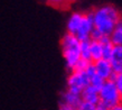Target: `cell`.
<instances>
[{
  "mask_svg": "<svg viewBox=\"0 0 122 110\" xmlns=\"http://www.w3.org/2000/svg\"><path fill=\"white\" fill-rule=\"evenodd\" d=\"M94 30L91 39L99 40L102 37H110L114 27L121 19L122 14L113 5H102L91 11Z\"/></svg>",
  "mask_w": 122,
  "mask_h": 110,
  "instance_id": "6da1fadb",
  "label": "cell"
},
{
  "mask_svg": "<svg viewBox=\"0 0 122 110\" xmlns=\"http://www.w3.org/2000/svg\"><path fill=\"white\" fill-rule=\"evenodd\" d=\"M62 55L65 61V65L68 71H74L81 61V42L76 38L75 35L65 34L61 39Z\"/></svg>",
  "mask_w": 122,
  "mask_h": 110,
  "instance_id": "7a4b0ae2",
  "label": "cell"
},
{
  "mask_svg": "<svg viewBox=\"0 0 122 110\" xmlns=\"http://www.w3.org/2000/svg\"><path fill=\"white\" fill-rule=\"evenodd\" d=\"M99 98H100L99 103L109 109L115 104L121 103L122 101V97L120 95L118 89L112 80L104 81V83L99 90Z\"/></svg>",
  "mask_w": 122,
  "mask_h": 110,
  "instance_id": "3957f363",
  "label": "cell"
},
{
  "mask_svg": "<svg viewBox=\"0 0 122 110\" xmlns=\"http://www.w3.org/2000/svg\"><path fill=\"white\" fill-rule=\"evenodd\" d=\"M89 85V77L85 71H71L66 79V87L68 91L81 94L82 91Z\"/></svg>",
  "mask_w": 122,
  "mask_h": 110,
  "instance_id": "277c9868",
  "label": "cell"
},
{
  "mask_svg": "<svg viewBox=\"0 0 122 110\" xmlns=\"http://www.w3.org/2000/svg\"><path fill=\"white\" fill-rule=\"evenodd\" d=\"M94 30V26H93L92 15L91 12H84L83 19L80 27H78L77 32L75 34V36L80 42H85V40H90L92 33Z\"/></svg>",
  "mask_w": 122,
  "mask_h": 110,
  "instance_id": "5b68a950",
  "label": "cell"
},
{
  "mask_svg": "<svg viewBox=\"0 0 122 110\" xmlns=\"http://www.w3.org/2000/svg\"><path fill=\"white\" fill-rule=\"evenodd\" d=\"M93 66H94L95 73L104 81L111 80L114 74V71L112 69V65L110 64L109 60L101 59L96 62H93Z\"/></svg>",
  "mask_w": 122,
  "mask_h": 110,
  "instance_id": "8992f818",
  "label": "cell"
},
{
  "mask_svg": "<svg viewBox=\"0 0 122 110\" xmlns=\"http://www.w3.org/2000/svg\"><path fill=\"white\" fill-rule=\"evenodd\" d=\"M84 12H80V11H73L70 15L68 19L66 22V33L71 35H75L77 32L78 27L81 25L82 19H83Z\"/></svg>",
  "mask_w": 122,
  "mask_h": 110,
  "instance_id": "52a82bcc",
  "label": "cell"
},
{
  "mask_svg": "<svg viewBox=\"0 0 122 110\" xmlns=\"http://www.w3.org/2000/svg\"><path fill=\"white\" fill-rule=\"evenodd\" d=\"M109 62L112 65V69L114 72L122 70V46L114 45L111 52V55L109 57Z\"/></svg>",
  "mask_w": 122,
  "mask_h": 110,
  "instance_id": "ba28073f",
  "label": "cell"
},
{
  "mask_svg": "<svg viewBox=\"0 0 122 110\" xmlns=\"http://www.w3.org/2000/svg\"><path fill=\"white\" fill-rule=\"evenodd\" d=\"M81 99L84 102H89L92 104H99L100 102V98H99V90L93 88L91 85H87L86 88L82 91L81 93Z\"/></svg>",
  "mask_w": 122,
  "mask_h": 110,
  "instance_id": "9c48e42d",
  "label": "cell"
},
{
  "mask_svg": "<svg viewBox=\"0 0 122 110\" xmlns=\"http://www.w3.org/2000/svg\"><path fill=\"white\" fill-rule=\"evenodd\" d=\"M81 102H82L81 94H78V93L68 91V90H66V91H64L63 93H62L61 103L67 104V106L72 107V108H76Z\"/></svg>",
  "mask_w": 122,
  "mask_h": 110,
  "instance_id": "30bf717a",
  "label": "cell"
},
{
  "mask_svg": "<svg viewBox=\"0 0 122 110\" xmlns=\"http://www.w3.org/2000/svg\"><path fill=\"white\" fill-rule=\"evenodd\" d=\"M90 54L92 63L103 59V46L100 40L90 39Z\"/></svg>",
  "mask_w": 122,
  "mask_h": 110,
  "instance_id": "8fae6325",
  "label": "cell"
},
{
  "mask_svg": "<svg viewBox=\"0 0 122 110\" xmlns=\"http://www.w3.org/2000/svg\"><path fill=\"white\" fill-rule=\"evenodd\" d=\"M110 39H111L113 45H120L122 46V17L114 27V29L110 35Z\"/></svg>",
  "mask_w": 122,
  "mask_h": 110,
  "instance_id": "7c38bea8",
  "label": "cell"
},
{
  "mask_svg": "<svg viewBox=\"0 0 122 110\" xmlns=\"http://www.w3.org/2000/svg\"><path fill=\"white\" fill-rule=\"evenodd\" d=\"M81 60L87 61V62H92L91 61V54H90V40H85L81 42Z\"/></svg>",
  "mask_w": 122,
  "mask_h": 110,
  "instance_id": "4fadbf2b",
  "label": "cell"
},
{
  "mask_svg": "<svg viewBox=\"0 0 122 110\" xmlns=\"http://www.w3.org/2000/svg\"><path fill=\"white\" fill-rule=\"evenodd\" d=\"M49 6L57 9H66L70 7L71 0H45Z\"/></svg>",
  "mask_w": 122,
  "mask_h": 110,
  "instance_id": "5bb4252c",
  "label": "cell"
},
{
  "mask_svg": "<svg viewBox=\"0 0 122 110\" xmlns=\"http://www.w3.org/2000/svg\"><path fill=\"white\" fill-rule=\"evenodd\" d=\"M111 80L113 81V83H114L117 89H118L120 95L122 97V70L118 71V72H114Z\"/></svg>",
  "mask_w": 122,
  "mask_h": 110,
  "instance_id": "9a60e30c",
  "label": "cell"
},
{
  "mask_svg": "<svg viewBox=\"0 0 122 110\" xmlns=\"http://www.w3.org/2000/svg\"><path fill=\"white\" fill-rule=\"evenodd\" d=\"M75 110H96V106L95 104H92V103L82 101V102L75 108Z\"/></svg>",
  "mask_w": 122,
  "mask_h": 110,
  "instance_id": "2e32d148",
  "label": "cell"
},
{
  "mask_svg": "<svg viewBox=\"0 0 122 110\" xmlns=\"http://www.w3.org/2000/svg\"><path fill=\"white\" fill-rule=\"evenodd\" d=\"M58 110H75V108H72V107L67 106V104H64V103H61V102H59Z\"/></svg>",
  "mask_w": 122,
  "mask_h": 110,
  "instance_id": "e0dca14e",
  "label": "cell"
},
{
  "mask_svg": "<svg viewBox=\"0 0 122 110\" xmlns=\"http://www.w3.org/2000/svg\"><path fill=\"white\" fill-rule=\"evenodd\" d=\"M109 110H122V103H119V104H115L112 108H110Z\"/></svg>",
  "mask_w": 122,
  "mask_h": 110,
  "instance_id": "ac0fdd59",
  "label": "cell"
},
{
  "mask_svg": "<svg viewBox=\"0 0 122 110\" xmlns=\"http://www.w3.org/2000/svg\"><path fill=\"white\" fill-rule=\"evenodd\" d=\"M96 110H109V108H107V107L102 106V104H96Z\"/></svg>",
  "mask_w": 122,
  "mask_h": 110,
  "instance_id": "d6986e66",
  "label": "cell"
},
{
  "mask_svg": "<svg viewBox=\"0 0 122 110\" xmlns=\"http://www.w3.org/2000/svg\"><path fill=\"white\" fill-rule=\"evenodd\" d=\"M74 1H77V0H71V2H74Z\"/></svg>",
  "mask_w": 122,
  "mask_h": 110,
  "instance_id": "ffe728a7",
  "label": "cell"
},
{
  "mask_svg": "<svg viewBox=\"0 0 122 110\" xmlns=\"http://www.w3.org/2000/svg\"><path fill=\"white\" fill-rule=\"evenodd\" d=\"M121 103H122V101H121Z\"/></svg>",
  "mask_w": 122,
  "mask_h": 110,
  "instance_id": "44dd1931",
  "label": "cell"
}]
</instances>
